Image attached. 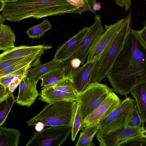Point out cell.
<instances>
[{"mask_svg":"<svg viewBox=\"0 0 146 146\" xmlns=\"http://www.w3.org/2000/svg\"><path fill=\"white\" fill-rule=\"evenodd\" d=\"M106 77L113 92L127 97L137 85L146 82V47L131 29Z\"/></svg>","mask_w":146,"mask_h":146,"instance_id":"6da1fadb","label":"cell"},{"mask_svg":"<svg viewBox=\"0 0 146 146\" xmlns=\"http://www.w3.org/2000/svg\"><path fill=\"white\" fill-rule=\"evenodd\" d=\"M73 7L66 0H12L5 4L1 12L6 20L15 22L73 13Z\"/></svg>","mask_w":146,"mask_h":146,"instance_id":"7a4b0ae2","label":"cell"},{"mask_svg":"<svg viewBox=\"0 0 146 146\" xmlns=\"http://www.w3.org/2000/svg\"><path fill=\"white\" fill-rule=\"evenodd\" d=\"M132 12L131 9L126 17L124 19L113 38L105 49L98 60L92 74L91 83H100L112 68L131 29V25Z\"/></svg>","mask_w":146,"mask_h":146,"instance_id":"3957f363","label":"cell"},{"mask_svg":"<svg viewBox=\"0 0 146 146\" xmlns=\"http://www.w3.org/2000/svg\"><path fill=\"white\" fill-rule=\"evenodd\" d=\"M76 101H60L48 104L40 112L27 122V125H35L41 122L45 126H72Z\"/></svg>","mask_w":146,"mask_h":146,"instance_id":"277c9868","label":"cell"},{"mask_svg":"<svg viewBox=\"0 0 146 146\" xmlns=\"http://www.w3.org/2000/svg\"><path fill=\"white\" fill-rule=\"evenodd\" d=\"M112 92L111 88L106 84L95 82L91 83L78 94V100L82 122L106 100Z\"/></svg>","mask_w":146,"mask_h":146,"instance_id":"5b68a950","label":"cell"},{"mask_svg":"<svg viewBox=\"0 0 146 146\" xmlns=\"http://www.w3.org/2000/svg\"><path fill=\"white\" fill-rule=\"evenodd\" d=\"M137 108L135 100L126 97L107 117L98 123V131L108 133L123 127Z\"/></svg>","mask_w":146,"mask_h":146,"instance_id":"8992f818","label":"cell"},{"mask_svg":"<svg viewBox=\"0 0 146 146\" xmlns=\"http://www.w3.org/2000/svg\"><path fill=\"white\" fill-rule=\"evenodd\" d=\"M72 125L51 126L35 133L26 146H59L71 133Z\"/></svg>","mask_w":146,"mask_h":146,"instance_id":"52a82bcc","label":"cell"},{"mask_svg":"<svg viewBox=\"0 0 146 146\" xmlns=\"http://www.w3.org/2000/svg\"><path fill=\"white\" fill-rule=\"evenodd\" d=\"M104 30L100 16L96 15L95 22L90 27L78 50L69 59H79L82 65L84 64L85 59L94 45Z\"/></svg>","mask_w":146,"mask_h":146,"instance_id":"ba28073f","label":"cell"},{"mask_svg":"<svg viewBox=\"0 0 146 146\" xmlns=\"http://www.w3.org/2000/svg\"><path fill=\"white\" fill-rule=\"evenodd\" d=\"M123 20L124 19H121L112 25H105L104 31L90 51L86 62H92L99 59L103 51L116 34Z\"/></svg>","mask_w":146,"mask_h":146,"instance_id":"9c48e42d","label":"cell"},{"mask_svg":"<svg viewBox=\"0 0 146 146\" xmlns=\"http://www.w3.org/2000/svg\"><path fill=\"white\" fill-rule=\"evenodd\" d=\"M121 100L112 92L106 100L84 120L82 123V128L89 125L98 124L118 106Z\"/></svg>","mask_w":146,"mask_h":146,"instance_id":"30bf717a","label":"cell"},{"mask_svg":"<svg viewBox=\"0 0 146 146\" xmlns=\"http://www.w3.org/2000/svg\"><path fill=\"white\" fill-rule=\"evenodd\" d=\"M90 29V27H87L83 28L59 46L53 59L62 62L69 59L79 48Z\"/></svg>","mask_w":146,"mask_h":146,"instance_id":"8fae6325","label":"cell"},{"mask_svg":"<svg viewBox=\"0 0 146 146\" xmlns=\"http://www.w3.org/2000/svg\"><path fill=\"white\" fill-rule=\"evenodd\" d=\"M38 81L26 77L22 79L16 100L18 105L29 107L34 103L39 95L36 89Z\"/></svg>","mask_w":146,"mask_h":146,"instance_id":"7c38bea8","label":"cell"},{"mask_svg":"<svg viewBox=\"0 0 146 146\" xmlns=\"http://www.w3.org/2000/svg\"><path fill=\"white\" fill-rule=\"evenodd\" d=\"M71 67L70 60L68 59L62 62L60 66L42 76L41 87L52 86L65 79L73 80L75 70Z\"/></svg>","mask_w":146,"mask_h":146,"instance_id":"4fadbf2b","label":"cell"},{"mask_svg":"<svg viewBox=\"0 0 146 146\" xmlns=\"http://www.w3.org/2000/svg\"><path fill=\"white\" fill-rule=\"evenodd\" d=\"M98 60L86 62L75 70L72 81L78 93L84 90L91 83L92 74Z\"/></svg>","mask_w":146,"mask_h":146,"instance_id":"5bb4252c","label":"cell"},{"mask_svg":"<svg viewBox=\"0 0 146 146\" xmlns=\"http://www.w3.org/2000/svg\"><path fill=\"white\" fill-rule=\"evenodd\" d=\"M52 46L40 44L34 46L22 45L4 51L0 55V61L28 56L36 52L50 49Z\"/></svg>","mask_w":146,"mask_h":146,"instance_id":"9a60e30c","label":"cell"},{"mask_svg":"<svg viewBox=\"0 0 146 146\" xmlns=\"http://www.w3.org/2000/svg\"><path fill=\"white\" fill-rule=\"evenodd\" d=\"M78 95L64 92L50 86L42 88L39 99L48 104L60 101H76L78 100Z\"/></svg>","mask_w":146,"mask_h":146,"instance_id":"2e32d148","label":"cell"},{"mask_svg":"<svg viewBox=\"0 0 146 146\" xmlns=\"http://www.w3.org/2000/svg\"><path fill=\"white\" fill-rule=\"evenodd\" d=\"M62 62L60 60L53 59L48 62L39 63L29 70L26 77L38 81L43 76L59 67Z\"/></svg>","mask_w":146,"mask_h":146,"instance_id":"e0dca14e","label":"cell"},{"mask_svg":"<svg viewBox=\"0 0 146 146\" xmlns=\"http://www.w3.org/2000/svg\"><path fill=\"white\" fill-rule=\"evenodd\" d=\"M130 93L135 100L137 110L141 119L146 122V82L134 87Z\"/></svg>","mask_w":146,"mask_h":146,"instance_id":"ac0fdd59","label":"cell"},{"mask_svg":"<svg viewBox=\"0 0 146 146\" xmlns=\"http://www.w3.org/2000/svg\"><path fill=\"white\" fill-rule=\"evenodd\" d=\"M44 52V50H42L29 55L14 65L0 70V78L30 65L40 63V58Z\"/></svg>","mask_w":146,"mask_h":146,"instance_id":"d6986e66","label":"cell"},{"mask_svg":"<svg viewBox=\"0 0 146 146\" xmlns=\"http://www.w3.org/2000/svg\"><path fill=\"white\" fill-rule=\"evenodd\" d=\"M113 132L118 138L120 146L129 140L138 138H146V127H131L124 126Z\"/></svg>","mask_w":146,"mask_h":146,"instance_id":"ffe728a7","label":"cell"},{"mask_svg":"<svg viewBox=\"0 0 146 146\" xmlns=\"http://www.w3.org/2000/svg\"><path fill=\"white\" fill-rule=\"evenodd\" d=\"M21 133L13 128L0 127V146H17Z\"/></svg>","mask_w":146,"mask_h":146,"instance_id":"44dd1931","label":"cell"},{"mask_svg":"<svg viewBox=\"0 0 146 146\" xmlns=\"http://www.w3.org/2000/svg\"><path fill=\"white\" fill-rule=\"evenodd\" d=\"M16 35L10 27L4 24L0 25V50L4 51L15 47Z\"/></svg>","mask_w":146,"mask_h":146,"instance_id":"7402d4cb","label":"cell"},{"mask_svg":"<svg viewBox=\"0 0 146 146\" xmlns=\"http://www.w3.org/2000/svg\"><path fill=\"white\" fill-rule=\"evenodd\" d=\"M83 128L75 145L95 146L93 142V140L99 129L98 124L89 125Z\"/></svg>","mask_w":146,"mask_h":146,"instance_id":"603a6c76","label":"cell"},{"mask_svg":"<svg viewBox=\"0 0 146 146\" xmlns=\"http://www.w3.org/2000/svg\"><path fill=\"white\" fill-rule=\"evenodd\" d=\"M52 28L50 21L47 19H44L38 24L33 26L28 29L26 33L30 38H40L47 31Z\"/></svg>","mask_w":146,"mask_h":146,"instance_id":"cb8c5ba5","label":"cell"},{"mask_svg":"<svg viewBox=\"0 0 146 146\" xmlns=\"http://www.w3.org/2000/svg\"><path fill=\"white\" fill-rule=\"evenodd\" d=\"M16 99L12 93L6 98L0 102V126L4 124Z\"/></svg>","mask_w":146,"mask_h":146,"instance_id":"d4e9b609","label":"cell"},{"mask_svg":"<svg viewBox=\"0 0 146 146\" xmlns=\"http://www.w3.org/2000/svg\"><path fill=\"white\" fill-rule=\"evenodd\" d=\"M37 64H38L30 65L21 69L0 78V84H2L5 88H7L9 83L12 81L19 78L26 77L29 70L31 68Z\"/></svg>","mask_w":146,"mask_h":146,"instance_id":"484cf974","label":"cell"},{"mask_svg":"<svg viewBox=\"0 0 146 146\" xmlns=\"http://www.w3.org/2000/svg\"><path fill=\"white\" fill-rule=\"evenodd\" d=\"M82 120L78 100L76 101L74 120L72 125L71 139L74 141L79 131L82 128Z\"/></svg>","mask_w":146,"mask_h":146,"instance_id":"4316f807","label":"cell"},{"mask_svg":"<svg viewBox=\"0 0 146 146\" xmlns=\"http://www.w3.org/2000/svg\"><path fill=\"white\" fill-rule=\"evenodd\" d=\"M54 89L64 92L78 94L73 82L72 80L69 79H63L51 86Z\"/></svg>","mask_w":146,"mask_h":146,"instance_id":"83f0119b","label":"cell"},{"mask_svg":"<svg viewBox=\"0 0 146 146\" xmlns=\"http://www.w3.org/2000/svg\"><path fill=\"white\" fill-rule=\"evenodd\" d=\"M145 122L141 119L137 108L128 120L125 126L131 127H144Z\"/></svg>","mask_w":146,"mask_h":146,"instance_id":"f1b7e54d","label":"cell"},{"mask_svg":"<svg viewBox=\"0 0 146 146\" xmlns=\"http://www.w3.org/2000/svg\"><path fill=\"white\" fill-rule=\"evenodd\" d=\"M66 0L73 6V13L81 14L84 11L89 10V8L88 4L83 0Z\"/></svg>","mask_w":146,"mask_h":146,"instance_id":"f546056e","label":"cell"},{"mask_svg":"<svg viewBox=\"0 0 146 146\" xmlns=\"http://www.w3.org/2000/svg\"><path fill=\"white\" fill-rule=\"evenodd\" d=\"M121 146H146V138H138L127 141Z\"/></svg>","mask_w":146,"mask_h":146,"instance_id":"4dcf8cb0","label":"cell"},{"mask_svg":"<svg viewBox=\"0 0 146 146\" xmlns=\"http://www.w3.org/2000/svg\"><path fill=\"white\" fill-rule=\"evenodd\" d=\"M27 56L12 58L7 60L0 61V70L14 65Z\"/></svg>","mask_w":146,"mask_h":146,"instance_id":"1f68e13d","label":"cell"},{"mask_svg":"<svg viewBox=\"0 0 146 146\" xmlns=\"http://www.w3.org/2000/svg\"><path fill=\"white\" fill-rule=\"evenodd\" d=\"M136 32L138 37L146 47V21L144 27L141 30L136 31Z\"/></svg>","mask_w":146,"mask_h":146,"instance_id":"d6a6232c","label":"cell"},{"mask_svg":"<svg viewBox=\"0 0 146 146\" xmlns=\"http://www.w3.org/2000/svg\"><path fill=\"white\" fill-rule=\"evenodd\" d=\"M11 93L7 88L0 84V102L6 98Z\"/></svg>","mask_w":146,"mask_h":146,"instance_id":"836d02e7","label":"cell"},{"mask_svg":"<svg viewBox=\"0 0 146 146\" xmlns=\"http://www.w3.org/2000/svg\"><path fill=\"white\" fill-rule=\"evenodd\" d=\"M116 4L118 6L125 7L127 11L130 8L131 5V0H114Z\"/></svg>","mask_w":146,"mask_h":146,"instance_id":"e575fe53","label":"cell"},{"mask_svg":"<svg viewBox=\"0 0 146 146\" xmlns=\"http://www.w3.org/2000/svg\"><path fill=\"white\" fill-rule=\"evenodd\" d=\"M23 78H19L12 81L9 83L7 88L11 92L13 93Z\"/></svg>","mask_w":146,"mask_h":146,"instance_id":"d590c367","label":"cell"},{"mask_svg":"<svg viewBox=\"0 0 146 146\" xmlns=\"http://www.w3.org/2000/svg\"><path fill=\"white\" fill-rule=\"evenodd\" d=\"M70 64L71 67L74 69H77L80 67L82 65L81 61L78 58H74L70 59Z\"/></svg>","mask_w":146,"mask_h":146,"instance_id":"8d00e7d4","label":"cell"},{"mask_svg":"<svg viewBox=\"0 0 146 146\" xmlns=\"http://www.w3.org/2000/svg\"><path fill=\"white\" fill-rule=\"evenodd\" d=\"M86 2L89 8V11L92 13H95L94 8L96 3V0H83Z\"/></svg>","mask_w":146,"mask_h":146,"instance_id":"74e56055","label":"cell"},{"mask_svg":"<svg viewBox=\"0 0 146 146\" xmlns=\"http://www.w3.org/2000/svg\"><path fill=\"white\" fill-rule=\"evenodd\" d=\"M35 129L37 132H39L42 130L44 128V125L41 122H38L35 125Z\"/></svg>","mask_w":146,"mask_h":146,"instance_id":"f35d334b","label":"cell"},{"mask_svg":"<svg viewBox=\"0 0 146 146\" xmlns=\"http://www.w3.org/2000/svg\"><path fill=\"white\" fill-rule=\"evenodd\" d=\"M12 0H0V11L1 12L3 9L5 4L10 1H11Z\"/></svg>","mask_w":146,"mask_h":146,"instance_id":"ab89813d","label":"cell"},{"mask_svg":"<svg viewBox=\"0 0 146 146\" xmlns=\"http://www.w3.org/2000/svg\"><path fill=\"white\" fill-rule=\"evenodd\" d=\"M6 19L4 16L2 15H0V25L3 24Z\"/></svg>","mask_w":146,"mask_h":146,"instance_id":"60d3db41","label":"cell"}]
</instances>
